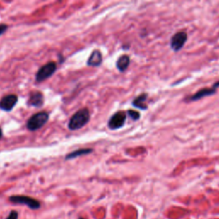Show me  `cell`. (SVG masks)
<instances>
[{
	"mask_svg": "<svg viewBox=\"0 0 219 219\" xmlns=\"http://www.w3.org/2000/svg\"><path fill=\"white\" fill-rule=\"evenodd\" d=\"M89 120H90V112L88 109L83 108L78 110L72 116V117L69 119L68 127L71 131L78 130L83 128L85 125H87Z\"/></svg>",
	"mask_w": 219,
	"mask_h": 219,
	"instance_id": "1",
	"label": "cell"
},
{
	"mask_svg": "<svg viewBox=\"0 0 219 219\" xmlns=\"http://www.w3.org/2000/svg\"><path fill=\"white\" fill-rule=\"evenodd\" d=\"M49 120V115L47 112L41 111L32 116L27 122V128L30 131H36L40 129Z\"/></svg>",
	"mask_w": 219,
	"mask_h": 219,
	"instance_id": "2",
	"label": "cell"
},
{
	"mask_svg": "<svg viewBox=\"0 0 219 219\" xmlns=\"http://www.w3.org/2000/svg\"><path fill=\"white\" fill-rule=\"evenodd\" d=\"M57 70V64L54 62H50L46 64L43 65L36 73L35 81L36 82H42L43 81L50 78Z\"/></svg>",
	"mask_w": 219,
	"mask_h": 219,
	"instance_id": "3",
	"label": "cell"
},
{
	"mask_svg": "<svg viewBox=\"0 0 219 219\" xmlns=\"http://www.w3.org/2000/svg\"><path fill=\"white\" fill-rule=\"evenodd\" d=\"M10 200L16 204L25 205L32 210H37L40 207V203L39 200L26 195H13L10 198Z\"/></svg>",
	"mask_w": 219,
	"mask_h": 219,
	"instance_id": "4",
	"label": "cell"
},
{
	"mask_svg": "<svg viewBox=\"0 0 219 219\" xmlns=\"http://www.w3.org/2000/svg\"><path fill=\"white\" fill-rule=\"evenodd\" d=\"M127 118V115L124 111H117L110 118L108 122V127L111 130H116L122 128Z\"/></svg>",
	"mask_w": 219,
	"mask_h": 219,
	"instance_id": "5",
	"label": "cell"
},
{
	"mask_svg": "<svg viewBox=\"0 0 219 219\" xmlns=\"http://www.w3.org/2000/svg\"><path fill=\"white\" fill-rule=\"evenodd\" d=\"M187 35L186 32H178L175 34L173 35V37L171 38V40H170V46L171 48L177 52V51H180L182 46L184 45L185 42L187 40Z\"/></svg>",
	"mask_w": 219,
	"mask_h": 219,
	"instance_id": "6",
	"label": "cell"
},
{
	"mask_svg": "<svg viewBox=\"0 0 219 219\" xmlns=\"http://www.w3.org/2000/svg\"><path fill=\"white\" fill-rule=\"evenodd\" d=\"M18 101V98L15 94L6 95L0 100V109L4 111H11Z\"/></svg>",
	"mask_w": 219,
	"mask_h": 219,
	"instance_id": "7",
	"label": "cell"
},
{
	"mask_svg": "<svg viewBox=\"0 0 219 219\" xmlns=\"http://www.w3.org/2000/svg\"><path fill=\"white\" fill-rule=\"evenodd\" d=\"M28 105H31L33 107H41L44 104V96L40 92L35 91L30 93L29 99H28Z\"/></svg>",
	"mask_w": 219,
	"mask_h": 219,
	"instance_id": "8",
	"label": "cell"
},
{
	"mask_svg": "<svg viewBox=\"0 0 219 219\" xmlns=\"http://www.w3.org/2000/svg\"><path fill=\"white\" fill-rule=\"evenodd\" d=\"M219 86V82L216 83L213 88H204V89H201L200 91L197 92L195 94H194L191 98H190V100L192 101H195V100H199V99H202L204 97H206V96H209V95H211L213 93H215L217 92V88Z\"/></svg>",
	"mask_w": 219,
	"mask_h": 219,
	"instance_id": "9",
	"label": "cell"
},
{
	"mask_svg": "<svg viewBox=\"0 0 219 219\" xmlns=\"http://www.w3.org/2000/svg\"><path fill=\"white\" fill-rule=\"evenodd\" d=\"M103 61L102 53L99 50H94L89 57L88 60V65L92 67H98L101 65Z\"/></svg>",
	"mask_w": 219,
	"mask_h": 219,
	"instance_id": "10",
	"label": "cell"
},
{
	"mask_svg": "<svg viewBox=\"0 0 219 219\" xmlns=\"http://www.w3.org/2000/svg\"><path fill=\"white\" fill-rule=\"evenodd\" d=\"M130 64V57L128 55H122L117 61V68L121 72L125 71Z\"/></svg>",
	"mask_w": 219,
	"mask_h": 219,
	"instance_id": "11",
	"label": "cell"
},
{
	"mask_svg": "<svg viewBox=\"0 0 219 219\" xmlns=\"http://www.w3.org/2000/svg\"><path fill=\"white\" fill-rule=\"evenodd\" d=\"M147 99V94L146 93H143L141 94L140 96H138L137 98L134 99L133 101V105L136 108H139L141 110H146L147 109V105H146V100Z\"/></svg>",
	"mask_w": 219,
	"mask_h": 219,
	"instance_id": "12",
	"label": "cell"
},
{
	"mask_svg": "<svg viewBox=\"0 0 219 219\" xmlns=\"http://www.w3.org/2000/svg\"><path fill=\"white\" fill-rule=\"evenodd\" d=\"M91 153H93L92 149H80V150H76V151H75L73 153H70L68 154L65 157V159L66 160L74 159L76 158L81 157L82 155H87V154Z\"/></svg>",
	"mask_w": 219,
	"mask_h": 219,
	"instance_id": "13",
	"label": "cell"
},
{
	"mask_svg": "<svg viewBox=\"0 0 219 219\" xmlns=\"http://www.w3.org/2000/svg\"><path fill=\"white\" fill-rule=\"evenodd\" d=\"M128 115L131 117L133 120L134 121L139 120V119H140V117H141V115H140V113H139L138 111L133 110H128Z\"/></svg>",
	"mask_w": 219,
	"mask_h": 219,
	"instance_id": "14",
	"label": "cell"
},
{
	"mask_svg": "<svg viewBox=\"0 0 219 219\" xmlns=\"http://www.w3.org/2000/svg\"><path fill=\"white\" fill-rule=\"evenodd\" d=\"M6 219H18V213L16 211H11V213L9 214L8 218Z\"/></svg>",
	"mask_w": 219,
	"mask_h": 219,
	"instance_id": "15",
	"label": "cell"
},
{
	"mask_svg": "<svg viewBox=\"0 0 219 219\" xmlns=\"http://www.w3.org/2000/svg\"><path fill=\"white\" fill-rule=\"evenodd\" d=\"M7 29H8V26L6 24H0V36L5 33Z\"/></svg>",
	"mask_w": 219,
	"mask_h": 219,
	"instance_id": "16",
	"label": "cell"
},
{
	"mask_svg": "<svg viewBox=\"0 0 219 219\" xmlns=\"http://www.w3.org/2000/svg\"><path fill=\"white\" fill-rule=\"evenodd\" d=\"M2 136H3V132H2V129H1V128H0V139L2 138Z\"/></svg>",
	"mask_w": 219,
	"mask_h": 219,
	"instance_id": "17",
	"label": "cell"
},
{
	"mask_svg": "<svg viewBox=\"0 0 219 219\" xmlns=\"http://www.w3.org/2000/svg\"><path fill=\"white\" fill-rule=\"evenodd\" d=\"M79 219H84V218H79Z\"/></svg>",
	"mask_w": 219,
	"mask_h": 219,
	"instance_id": "18",
	"label": "cell"
}]
</instances>
